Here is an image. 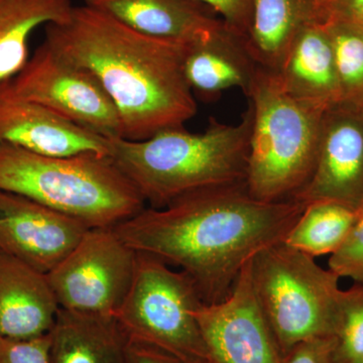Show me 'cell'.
I'll list each match as a JSON object with an SVG mask.
<instances>
[{"label":"cell","instance_id":"3957f363","mask_svg":"<svg viewBox=\"0 0 363 363\" xmlns=\"http://www.w3.org/2000/svg\"><path fill=\"white\" fill-rule=\"evenodd\" d=\"M252 119L248 102L236 124L211 117L203 133L177 128L143 140L109 138L111 159L159 209L197 191L247 183Z\"/></svg>","mask_w":363,"mask_h":363},{"label":"cell","instance_id":"d6986e66","mask_svg":"<svg viewBox=\"0 0 363 363\" xmlns=\"http://www.w3.org/2000/svg\"><path fill=\"white\" fill-rule=\"evenodd\" d=\"M50 334L52 363H128V339L114 317L60 308Z\"/></svg>","mask_w":363,"mask_h":363},{"label":"cell","instance_id":"f1b7e54d","mask_svg":"<svg viewBox=\"0 0 363 363\" xmlns=\"http://www.w3.org/2000/svg\"><path fill=\"white\" fill-rule=\"evenodd\" d=\"M128 363H181L164 351L128 340Z\"/></svg>","mask_w":363,"mask_h":363},{"label":"cell","instance_id":"52a82bcc","mask_svg":"<svg viewBox=\"0 0 363 363\" xmlns=\"http://www.w3.org/2000/svg\"><path fill=\"white\" fill-rule=\"evenodd\" d=\"M201 304L184 272L138 252L133 283L114 319L130 341L157 348L181 363H211L195 315Z\"/></svg>","mask_w":363,"mask_h":363},{"label":"cell","instance_id":"8992f818","mask_svg":"<svg viewBox=\"0 0 363 363\" xmlns=\"http://www.w3.org/2000/svg\"><path fill=\"white\" fill-rule=\"evenodd\" d=\"M253 290L279 347L286 357L312 339L336 335L344 291L339 277L315 257L284 241L252 260Z\"/></svg>","mask_w":363,"mask_h":363},{"label":"cell","instance_id":"ac0fdd59","mask_svg":"<svg viewBox=\"0 0 363 363\" xmlns=\"http://www.w3.org/2000/svg\"><path fill=\"white\" fill-rule=\"evenodd\" d=\"M257 68L242 38L225 23L207 40L190 44L184 64L193 93L208 98L231 88H240L247 95Z\"/></svg>","mask_w":363,"mask_h":363},{"label":"cell","instance_id":"7a4b0ae2","mask_svg":"<svg viewBox=\"0 0 363 363\" xmlns=\"http://www.w3.org/2000/svg\"><path fill=\"white\" fill-rule=\"evenodd\" d=\"M44 44L97 79L116 105L126 140L184 128L197 113L184 71L190 44L143 35L86 4L45 26Z\"/></svg>","mask_w":363,"mask_h":363},{"label":"cell","instance_id":"f546056e","mask_svg":"<svg viewBox=\"0 0 363 363\" xmlns=\"http://www.w3.org/2000/svg\"><path fill=\"white\" fill-rule=\"evenodd\" d=\"M355 288H357L360 293L363 294V284H357V285H355Z\"/></svg>","mask_w":363,"mask_h":363},{"label":"cell","instance_id":"ba28073f","mask_svg":"<svg viewBox=\"0 0 363 363\" xmlns=\"http://www.w3.org/2000/svg\"><path fill=\"white\" fill-rule=\"evenodd\" d=\"M138 252L113 229L91 227L66 259L48 272L61 309L114 317L130 291Z\"/></svg>","mask_w":363,"mask_h":363},{"label":"cell","instance_id":"e0dca14e","mask_svg":"<svg viewBox=\"0 0 363 363\" xmlns=\"http://www.w3.org/2000/svg\"><path fill=\"white\" fill-rule=\"evenodd\" d=\"M326 21V0H252L245 47L260 68L276 72L308 26Z\"/></svg>","mask_w":363,"mask_h":363},{"label":"cell","instance_id":"30bf717a","mask_svg":"<svg viewBox=\"0 0 363 363\" xmlns=\"http://www.w3.org/2000/svg\"><path fill=\"white\" fill-rule=\"evenodd\" d=\"M252 259L241 269L224 300L202 303L196 309L211 363L286 362L253 290Z\"/></svg>","mask_w":363,"mask_h":363},{"label":"cell","instance_id":"4316f807","mask_svg":"<svg viewBox=\"0 0 363 363\" xmlns=\"http://www.w3.org/2000/svg\"><path fill=\"white\" fill-rule=\"evenodd\" d=\"M285 363H344L339 357L335 336L312 339L298 344Z\"/></svg>","mask_w":363,"mask_h":363},{"label":"cell","instance_id":"9a60e30c","mask_svg":"<svg viewBox=\"0 0 363 363\" xmlns=\"http://www.w3.org/2000/svg\"><path fill=\"white\" fill-rule=\"evenodd\" d=\"M85 4L143 35L185 44L207 40L224 23L193 0H85Z\"/></svg>","mask_w":363,"mask_h":363},{"label":"cell","instance_id":"8fae6325","mask_svg":"<svg viewBox=\"0 0 363 363\" xmlns=\"http://www.w3.org/2000/svg\"><path fill=\"white\" fill-rule=\"evenodd\" d=\"M292 199L305 205L337 202L358 212L363 202V109L339 104L325 111L314 171Z\"/></svg>","mask_w":363,"mask_h":363},{"label":"cell","instance_id":"d4e9b609","mask_svg":"<svg viewBox=\"0 0 363 363\" xmlns=\"http://www.w3.org/2000/svg\"><path fill=\"white\" fill-rule=\"evenodd\" d=\"M0 363H52L51 334L30 339L0 337Z\"/></svg>","mask_w":363,"mask_h":363},{"label":"cell","instance_id":"6da1fadb","mask_svg":"<svg viewBox=\"0 0 363 363\" xmlns=\"http://www.w3.org/2000/svg\"><path fill=\"white\" fill-rule=\"evenodd\" d=\"M305 208L294 199L262 201L240 183L143 208L112 229L136 252L184 272L203 304H214L229 295L257 253L285 240Z\"/></svg>","mask_w":363,"mask_h":363},{"label":"cell","instance_id":"4fadbf2b","mask_svg":"<svg viewBox=\"0 0 363 363\" xmlns=\"http://www.w3.org/2000/svg\"><path fill=\"white\" fill-rule=\"evenodd\" d=\"M0 145L54 157H111V140L69 123L0 84Z\"/></svg>","mask_w":363,"mask_h":363},{"label":"cell","instance_id":"7402d4cb","mask_svg":"<svg viewBox=\"0 0 363 363\" xmlns=\"http://www.w3.org/2000/svg\"><path fill=\"white\" fill-rule=\"evenodd\" d=\"M335 57L341 104L363 109V28L325 21Z\"/></svg>","mask_w":363,"mask_h":363},{"label":"cell","instance_id":"cb8c5ba5","mask_svg":"<svg viewBox=\"0 0 363 363\" xmlns=\"http://www.w3.org/2000/svg\"><path fill=\"white\" fill-rule=\"evenodd\" d=\"M328 269L339 278L363 284V213L344 241L342 247L330 255Z\"/></svg>","mask_w":363,"mask_h":363},{"label":"cell","instance_id":"83f0119b","mask_svg":"<svg viewBox=\"0 0 363 363\" xmlns=\"http://www.w3.org/2000/svg\"><path fill=\"white\" fill-rule=\"evenodd\" d=\"M327 21L363 28V0H326Z\"/></svg>","mask_w":363,"mask_h":363},{"label":"cell","instance_id":"7c38bea8","mask_svg":"<svg viewBox=\"0 0 363 363\" xmlns=\"http://www.w3.org/2000/svg\"><path fill=\"white\" fill-rule=\"evenodd\" d=\"M91 227L70 215L0 191V250L47 274Z\"/></svg>","mask_w":363,"mask_h":363},{"label":"cell","instance_id":"603a6c76","mask_svg":"<svg viewBox=\"0 0 363 363\" xmlns=\"http://www.w3.org/2000/svg\"><path fill=\"white\" fill-rule=\"evenodd\" d=\"M335 337L344 363H363V294L355 286L344 291Z\"/></svg>","mask_w":363,"mask_h":363},{"label":"cell","instance_id":"277c9868","mask_svg":"<svg viewBox=\"0 0 363 363\" xmlns=\"http://www.w3.org/2000/svg\"><path fill=\"white\" fill-rule=\"evenodd\" d=\"M0 191L111 228L142 211L145 199L111 157H54L0 145Z\"/></svg>","mask_w":363,"mask_h":363},{"label":"cell","instance_id":"5b68a950","mask_svg":"<svg viewBox=\"0 0 363 363\" xmlns=\"http://www.w3.org/2000/svg\"><path fill=\"white\" fill-rule=\"evenodd\" d=\"M245 96L253 111L248 191L262 201L292 199L314 171L326 111L291 96L259 66Z\"/></svg>","mask_w":363,"mask_h":363},{"label":"cell","instance_id":"ffe728a7","mask_svg":"<svg viewBox=\"0 0 363 363\" xmlns=\"http://www.w3.org/2000/svg\"><path fill=\"white\" fill-rule=\"evenodd\" d=\"M70 0H0V84L28 61V40L40 26L68 20Z\"/></svg>","mask_w":363,"mask_h":363},{"label":"cell","instance_id":"44dd1931","mask_svg":"<svg viewBox=\"0 0 363 363\" xmlns=\"http://www.w3.org/2000/svg\"><path fill=\"white\" fill-rule=\"evenodd\" d=\"M358 218L357 210L340 203H310L284 242L310 257L331 255L342 247Z\"/></svg>","mask_w":363,"mask_h":363},{"label":"cell","instance_id":"2e32d148","mask_svg":"<svg viewBox=\"0 0 363 363\" xmlns=\"http://www.w3.org/2000/svg\"><path fill=\"white\" fill-rule=\"evenodd\" d=\"M288 94L318 108L341 104L335 57L325 23H315L302 30L274 72Z\"/></svg>","mask_w":363,"mask_h":363},{"label":"cell","instance_id":"9c48e42d","mask_svg":"<svg viewBox=\"0 0 363 363\" xmlns=\"http://www.w3.org/2000/svg\"><path fill=\"white\" fill-rule=\"evenodd\" d=\"M9 86L14 94L69 123L106 138H123L118 111L97 79L62 59L44 43Z\"/></svg>","mask_w":363,"mask_h":363},{"label":"cell","instance_id":"5bb4252c","mask_svg":"<svg viewBox=\"0 0 363 363\" xmlns=\"http://www.w3.org/2000/svg\"><path fill=\"white\" fill-rule=\"evenodd\" d=\"M59 310L47 274L0 250V337L45 335Z\"/></svg>","mask_w":363,"mask_h":363},{"label":"cell","instance_id":"4dcf8cb0","mask_svg":"<svg viewBox=\"0 0 363 363\" xmlns=\"http://www.w3.org/2000/svg\"><path fill=\"white\" fill-rule=\"evenodd\" d=\"M363 213V202L362 204V206H360L359 210H358V214H362Z\"/></svg>","mask_w":363,"mask_h":363},{"label":"cell","instance_id":"484cf974","mask_svg":"<svg viewBox=\"0 0 363 363\" xmlns=\"http://www.w3.org/2000/svg\"><path fill=\"white\" fill-rule=\"evenodd\" d=\"M217 14L229 30L240 37L247 33L252 0H193Z\"/></svg>","mask_w":363,"mask_h":363}]
</instances>
